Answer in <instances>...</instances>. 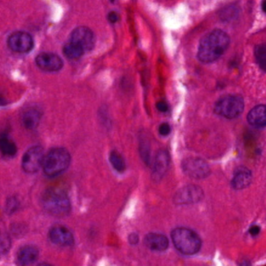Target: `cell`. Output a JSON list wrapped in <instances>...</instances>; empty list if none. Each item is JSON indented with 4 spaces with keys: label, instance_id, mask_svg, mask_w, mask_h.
Instances as JSON below:
<instances>
[{
    "label": "cell",
    "instance_id": "1",
    "mask_svg": "<svg viewBox=\"0 0 266 266\" xmlns=\"http://www.w3.org/2000/svg\"><path fill=\"white\" fill-rule=\"evenodd\" d=\"M229 46V35L222 30H214L201 38L197 58L204 63H213L226 53Z\"/></svg>",
    "mask_w": 266,
    "mask_h": 266
},
{
    "label": "cell",
    "instance_id": "2",
    "mask_svg": "<svg viewBox=\"0 0 266 266\" xmlns=\"http://www.w3.org/2000/svg\"><path fill=\"white\" fill-rule=\"evenodd\" d=\"M42 204L46 212L55 216H65L71 211L69 197L59 188L47 190L42 195Z\"/></svg>",
    "mask_w": 266,
    "mask_h": 266
},
{
    "label": "cell",
    "instance_id": "3",
    "mask_svg": "<svg viewBox=\"0 0 266 266\" xmlns=\"http://www.w3.org/2000/svg\"><path fill=\"white\" fill-rule=\"evenodd\" d=\"M71 155L64 148H55L50 150L44 157V173L49 177H55L63 174L69 167Z\"/></svg>",
    "mask_w": 266,
    "mask_h": 266
},
{
    "label": "cell",
    "instance_id": "4",
    "mask_svg": "<svg viewBox=\"0 0 266 266\" xmlns=\"http://www.w3.org/2000/svg\"><path fill=\"white\" fill-rule=\"evenodd\" d=\"M174 246L179 251L187 255L196 254L201 248V240L193 231L187 228H177L171 233Z\"/></svg>",
    "mask_w": 266,
    "mask_h": 266
},
{
    "label": "cell",
    "instance_id": "5",
    "mask_svg": "<svg viewBox=\"0 0 266 266\" xmlns=\"http://www.w3.org/2000/svg\"><path fill=\"white\" fill-rule=\"evenodd\" d=\"M245 108V102L241 95H228L221 98L215 106L217 114L227 119L239 117Z\"/></svg>",
    "mask_w": 266,
    "mask_h": 266
},
{
    "label": "cell",
    "instance_id": "6",
    "mask_svg": "<svg viewBox=\"0 0 266 266\" xmlns=\"http://www.w3.org/2000/svg\"><path fill=\"white\" fill-rule=\"evenodd\" d=\"M182 169L186 175L195 179H204L210 174L209 164L197 157H190L183 160Z\"/></svg>",
    "mask_w": 266,
    "mask_h": 266
},
{
    "label": "cell",
    "instance_id": "7",
    "mask_svg": "<svg viewBox=\"0 0 266 266\" xmlns=\"http://www.w3.org/2000/svg\"><path fill=\"white\" fill-rule=\"evenodd\" d=\"M44 151L42 147L35 146L25 152L22 159V168L28 174H35L43 164Z\"/></svg>",
    "mask_w": 266,
    "mask_h": 266
},
{
    "label": "cell",
    "instance_id": "8",
    "mask_svg": "<svg viewBox=\"0 0 266 266\" xmlns=\"http://www.w3.org/2000/svg\"><path fill=\"white\" fill-rule=\"evenodd\" d=\"M71 42H74L83 49L85 53L91 51L95 46V36L90 28L81 26L75 28L71 35Z\"/></svg>",
    "mask_w": 266,
    "mask_h": 266
},
{
    "label": "cell",
    "instance_id": "9",
    "mask_svg": "<svg viewBox=\"0 0 266 266\" xmlns=\"http://www.w3.org/2000/svg\"><path fill=\"white\" fill-rule=\"evenodd\" d=\"M8 46L15 53H27L33 49V37L27 32H15L8 38Z\"/></svg>",
    "mask_w": 266,
    "mask_h": 266
},
{
    "label": "cell",
    "instance_id": "10",
    "mask_svg": "<svg viewBox=\"0 0 266 266\" xmlns=\"http://www.w3.org/2000/svg\"><path fill=\"white\" fill-rule=\"evenodd\" d=\"M204 194L201 187L189 185L183 187L174 196V201L179 205L196 203L202 199Z\"/></svg>",
    "mask_w": 266,
    "mask_h": 266
},
{
    "label": "cell",
    "instance_id": "11",
    "mask_svg": "<svg viewBox=\"0 0 266 266\" xmlns=\"http://www.w3.org/2000/svg\"><path fill=\"white\" fill-rule=\"evenodd\" d=\"M36 64L40 69L49 72H56L63 67V61L56 54L51 53H42L37 55Z\"/></svg>",
    "mask_w": 266,
    "mask_h": 266
},
{
    "label": "cell",
    "instance_id": "12",
    "mask_svg": "<svg viewBox=\"0 0 266 266\" xmlns=\"http://www.w3.org/2000/svg\"><path fill=\"white\" fill-rule=\"evenodd\" d=\"M50 238L52 242L59 246H71L74 242L71 231L62 226L53 227L50 231Z\"/></svg>",
    "mask_w": 266,
    "mask_h": 266
},
{
    "label": "cell",
    "instance_id": "13",
    "mask_svg": "<svg viewBox=\"0 0 266 266\" xmlns=\"http://www.w3.org/2000/svg\"><path fill=\"white\" fill-rule=\"evenodd\" d=\"M170 155L165 150H161L156 155L153 165V177L156 179H162L170 165Z\"/></svg>",
    "mask_w": 266,
    "mask_h": 266
},
{
    "label": "cell",
    "instance_id": "14",
    "mask_svg": "<svg viewBox=\"0 0 266 266\" xmlns=\"http://www.w3.org/2000/svg\"><path fill=\"white\" fill-rule=\"evenodd\" d=\"M144 245L152 250L163 251L169 247L167 237L160 233H148L144 240Z\"/></svg>",
    "mask_w": 266,
    "mask_h": 266
},
{
    "label": "cell",
    "instance_id": "15",
    "mask_svg": "<svg viewBox=\"0 0 266 266\" xmlns=\"http://www.w3.org/2000/svg\"><path fill=\"white\" fill-rule=\"evenodd\" d=\"M251 172L245 167H240L235 172L232 180V185L236 190L245 189L250 185L252 181Z\"/></svg>",
    "mask_w": 266,
    "mask_h": 266
},
{
    "label": "cell",
    "instance_id": "16",
    "mask_svg": "<svg viewBox=\"0 0 266 266\" xmlns=\"http://www.w3.org/2000/svg\"><path fill=\"white\" fill-rule=\"evenodd\" d=\"M248 121L252 126L261 128L266 124V106L260 105L253 108L248 115Z\"/></svg>",
    "mask_w": 266,
    "mask_h": 266
},
{
    "label": "cell",
    "instance_id": "17",
    "mask_svg": "<svg viewBox=\"0 0 266 266\" xmlns=\"http://www.w3.org/2000/svg\"><path fill=\"white\" fill-rule=\"evenodd\" d=\"M39 255L38 250L34 246L22 248L18 254V262L21 266H28L36 262Z\"/></svg>",
    "mask_w": 266,
    "mask_h": 266
},
{
    "label": "cell",
    "instance_id": "18",
    "mask_svg": "<svg viewBox=\"0 0 266 266\" xmlns=\"http://www.w3.org/2000/svg\"><path fill=\"white\" fill-rule=\"evenodd\" d=\"M41 117H42V114L40 111L32 108L24 112L22 117V122L26 128L33 130L36 128L39 124Z\"/></svg>",
    "mask_w": 266,
    "mask_h": 266
},
{
    "label": "cell",
    "instance_id": "19",
    "mask_svg": "<svg viewBox=\"0 0 266 266\" xmlns=\"http://www.w3.org/2000/svg\"><path fill=\"white\" fill-rule=\"evenodd\" d=\"M0 151L2 154L7 156H14L17 154L18 148L16 144L6 135L0 137Z\"/></svg>",
    "mask_w": 266,
    "mask_h": 266
},
{
    "label": "cell",
    "instance_id": "20",
    "mask_svg": "<svg viewBox=\"0 0 266 266\" xmlns=\"http://www.w3.org/2000/svg\"><path fill=\"white\" fill-rule=\"evenodd\" d=\"M63 53L69 59H75L81 57L85 53L83 49L74 42L70 41L63 47Z\"/></svg>",
    "mask_w": 266,
    "mask_h": 266
},
{
    "label": "cell",
    "instance_id": "21",
    "mask_svg": "<svg viewBox=\"0 0 266 266\" xmlns=\"http://www.w3.org/2000/svg\"><path fill=\"white\" fill-rule=\"evenodd\" d=\"M11 248V239L7 233L0 231V259L8 254Z\"/></svg>",
    "mask_w": 266,
    "mask_h": 266
},
{
    "label": "cell",
    "instance_id": "22",
    "mask_svg": "<svg viewBox=\"0 0 266 266\" xmlns=\"http://www.w3.org/2000/svg\"><path fill=\"white\" fill-rule=\"evenodd\" d=\"M109 161H110L112 166H113L115 170L118 172H124L126 169V163H125L124 160L123 158L121 155L119 154L118 152H111L110 156H109Z\"/></svg>",
    "mask_w": 266,
    "mask_h": 266
},
{
    "label": "cell",
    "instance_id": "23",
    "mask_svg": "<svg viewBox=\"0 0 266 266\" xmlns=\"http://www.w3.org/2000/svg\"><path fill=\"white\" fill-rule=\"evenodd\" d=\"M255 57L257 62L263 71H266V46L265 44L259 45L255 48Z\"/></svg>",
    "mask_w": 266,
    "mask_h": 266
},
{
    "label": "cell",
    "instance_id": "24",
    "mask_svg": "<svg viewBox=\"0 0 266 266\" xmlns=\"http://www.w3.org/2000/svg\"><path fill=\"white\" fill-rule=\"evenodd\" d=\"M141 156L146 164L149 165L151 159H150V148L148 144L145 143V144H142L141 146Z\"/></svg>",
    "mask_w": 266,
    "mask_h": 266
},
{
    "label": "cell",
    "instance_id": "25",
    "mask_svg": "<svg viewBox=\"0 0 266 266\" xmlns=\"http://www.w3.org/2000/svg\"><path fill=\"white\" fill-rule=\"evenodd\" d=\"M170 131H171V127H170V125L166 124V123H164L160 125V134H161V135L166 136V135L170 134Z\"/></svg>",
    "mask_w": 266,
    "mask_h": 266
},
{
    "label": "cell",
    "instance_id": "26",
    "mask_svg": "<svg viewBox=\"0 0 266 266\" xmlns=\"http://www.w3.org/2000/svg\"><path fill=\"white\" fill-rule=\"evenodd\" d=\"M128 241L130 245H137L138 241H139V237L136 233H131V234L129 235Z\"/></svg>",
    "mask_w": 266,
    "mask_h": 266
},
{
    "label": "cell",
    "instance_id": "27",
    "mask_svg": "<svg viewBox=\"0 0 266 266\" xmlns=\"http://www.w3.org/2000/svg\"><path fill=\"white\" fill-rule=\"evenodd\" d=\"M156 107L160 112H165L168 111V106L165 102H159L156 105Z\"/></svg>",
    "mask_w": 266,
    "mask_h": 266
},
{
    "label": "cell",
    "instance_id": "28",
    "mask_svg": "<svg viewBox=\"0 0 266 266\" xmlns=\"http://www.w3.org/2000/svg\"><path fill=\"white\" fill-rule=\"evenodd\" d=\"M249 233L252 236H257L258 233H260V227L257 226V225H254L252 227H250Z\"/></svg>",
    "mask_w": 266,
    "mask_h": 266
},
{
    "label": "cell",
    "instance_id": "29",
    "mask_svg": "<svg viewBox=\"0 0 266 266\" xmlns=\"http://www.w3.org/2000/svg\"><path fill=\"white\" fill-rule=\"evenodd\" d=\"M108 19L111 23H116L119 19L118 14L115 12L109 13L108 16Z\"/></svg>",
    "mask_w": 266,
    "mask_h": 266
},
{
    "label": "cell",
    "instance_id": "30",
    "mask_svg": "<svg viewBox=\"0 0 266 266\" xmlns=\"http://www.w3.org/2000/svg\"><path fill=\"white\" fill-rule=\"evenodd\" d=\"M16 201L14 199H12L8 202V209H10V210L15 209V206H16Z\"/></svg>",
    "mask_w": 266,
    "mask_h": 266
}]
</instances>
